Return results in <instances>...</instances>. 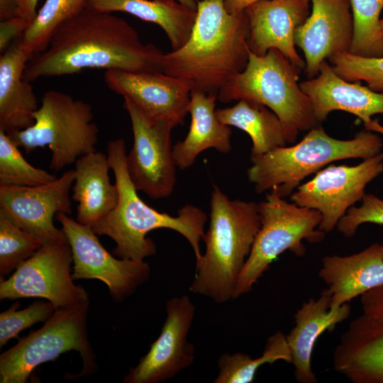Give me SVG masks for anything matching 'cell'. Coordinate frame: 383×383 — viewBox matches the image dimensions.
<instances>
[{"instance_id":"28","label":"cell","mask_w":383,"mask_h":383,"mask_svg":"<svg viewBox=\"0 0 383 383\" xmlns=\"http://www.w3.org/2000/svg\"><path fill=\"white\" fill-rule=\"evenodd\" d=\"M279 360L290 364L292 362L286 335L280 331L267 338L262 355L256 358L240 352L222 354L218 360V373L213 382L250 383L262 365Z\"/></svg>"},{"instance_id":"21","label":"cell","mask_w":383,"mask_h":383,"mask_svg":"<svg viewBox=\"0 0 383 383\" xmlns=\"http://www.w3.org/2000/svg\"><path fill=\"white\" fill-rule=\"evenodd\" d=\"M331 294L328 288L322 290L317 298L304 302L294 315V326L286 335L294 368V375L299 383L318 382L311 366L314 345L323 332L333 331L350 314L348 303L331 309Z\"/></svg>"},{"instance_id":"35","label":"cell","mask_w":383,"mask_h":383,"mask_svg":"<svg viewBox=\"0 0 383 383\" xmlns=\"http://www.w3.org/2000/svg\"><path fill=\"white\" fill-rule=\"evenodd\" d=\"M359 206H351L337 224L338 231L352 238L359 226L370 223L383 226V200L372 194H365Z\"/></svg>"},{"instance_id":"41","label":"cell","mask_w":383,"mask_h":383,"mask_svg":"<svg viewBox=\"0 0 383 383\" xmlns=\"http://www.w3.org/2000/svg\"><path fill=\"white\" fill-rule=\"evenodd\" d=\"M179 2L185 4L189 7L196 9L197 1L196 0H177Z\"/></svg>"},{"instance_id":"1","label":"cell","mask_w":383,"mask_h":383,"mask_svg":"<svg viewBox=\"0 0 383 383\" xmlns=\"http://www.w3.org/2000/svg\"><path fill=\"white\" fill-rule=\"evenodd\" d=\"M163 55L143 43L123 18L86 8L55 30L45 50L34 53L23 79L32 82L89 68L162 72Z\"/></svg>"},{"instance_id":"29","label":"cell","mask_w":383,"mask_h":383,"mask_svg":"<svg viewBox=\"0 0 383 383\" xmlns=\"http://www.w3.org/2000/svg\"><path fill=\"white\" fill-rule=\"evenodd\" d=\"M88 0H46L22 35V44L33 53L45 50L55 30L87 8Z\"/></svg>"},{"instance_id":"6","label":"cell","mask_w":383,"mask_h":383,"mask_svg":"<svg viewBox=\"0 0 383 383\" xmlns=\"http://www.w3.org/2000/svg\"><path fill=\"white\" fill-rule=\"evenodd\" d=\"M300 72L277 49L271 48L262 56L249 50L245 68L220 89L217 99L223 103L247 99L267 106L281 121L287 143L292 145L299 132L320 125L300 87Z\"/></svg>"},{"instance_id":"5","label":"cell","mask_w":383,"mask_h":383,"mask_svg":"<svg viewBox=\"0 0 383 383\" xmlns=\"http://www.w3.org/2000/svg\"><path fill=\"white\" fill-rule=\"evenodd\" d=\"M382 147V140L375 132L364 130L352 139L340 140L318 126L308 131L296 144L250 156L248 179L257 193L270 191L286 198L300 182L324 166L338 160L369 158L381 152Z\"/></svg>"},{"instance_id":"31","label":"cell","mask_w":383,"mask_h":383,"mask_svg":"<svg viewBox=\"0 0 383 383\" xmlns=\"http://www.w3.org/2000/svg\"><path fill=\"white\" fill-rule=\"evenodd\" d=\"M56 179L55 175L30 165L7 133L0 129V185L34 187Z\"/></svg>"},{"instance_id":"43","label":"cell","mask_w":383,"mask_h":383,"mask_svg":"<svg viewBox=\"0 0 383 383\" xmlns=\"http://www.w3.org/2000/svg\"><path fill=\"white\" fill-rule=\"evenodd\" d=\"M196 1H200V0H196Z\"/></svg>"},{"instance_id":"36","label":"cell","mask_w":383,"mask_h":383,"mask_svg":"<svg viewBox=\"0 0 383 383\" xmlns=\"http://www.w3.org/2000/svg\"><path fill=\"white\" fill-rule=\"evenodd\" d=\"M30 24V21L21 16L0 21L1 53H3L14 40L22 36Z\"/></svg>"},{"instance_id":"3","label":"cell","mask_w":383,"mask_h":383,"mask_svg":"<svg viewBox=\"0 0 383 383\" xmlns=\"http://www.w3.org/2000/svg\"><path fill=\"white\" fill-rule=\"evenodd\" d=\"M107 155L114 174L118 199L115 208L91 226L94 232L115 242L113 252L118 258L143 261L156 252V245L147 234L157 228L171 229L187 239L198 262L202 255L199 244L205 233L206 213L189 204L178 210L177 216L149 206L140 199L129 177L124 140H110Z\"/></svg>"},{"instance_id":"12","label":"cell","mask_w":383,"mask_h":383,"mask_svg":"<svg viewBox=\"0 0 383 383\" xmlns=\"http://www.w3.org/2000/svg\"><path fill=\"white\" fill-rule=\"evenodd\" d=\"M383 172V152L364 159L355 166L330 164L291 194L298 206L318 211V229L332 231L354 204L362 199L367 185Z\"/></svg>"},{"instance_id":"34","label":"cell","mask_w":383,"mask_h":383,"mask_svg":"<svg viewBox=\"0 0 383 383\" xmlns=\"http://www.w3.org/2000/svg\"><path fill=\"white\" fill-rule=\"evenodd\" d=\"M19 301L0 313V348L20 332L38 322H45L55 311V306L49 301H38L27 308L17 310Z\"/></svg>"},{"instance_id":"15","label":"cell","mask_w":383,"mask_h":383,"mask_svg":"<svg viewBox=\"0 0 383 383\" xmlns=\"http://www.w3.org/2000/svg\"><path fill=\"white\" fill-rule=\"evenodd\" d=\"M74 177V170H70L38 186L0 185V214L43 245L65 240L62 229L55 227L54 218L58 213H72L70 193Z\"/></svg>"},{"instance_id":"39","label":"cell","mask_w":383,"mask_h":383,"mask_svg":"<svg viewBox=\"0 0 383 383\" xmlns=\"http://www.w3.org/2000/svg\"><path fill=\"white\" fill-rule=\"evenodd\" d=\"M226 10L231 14L244 11L251 4L260 0H223Z\"/></svg>"},{"instance_id":"22","label":"cell","mask_w":383,"mask_h":383,"mask_svg":"<svg viewBox=\"0 0 383 383\" xmlns=\"http://www.w3.org/2000/svg\"><path fill=\"white\" fill-rule=\"evenodd\" d=\"M318 276L331 294V309L383 286V243H374L349 255L323 257Z\"/></svg>"},{"instance_id":"10","label":"cell","mask_w":383,"mask_h":383,"mask_svg":"<svg viewBox=\"0 0 383 383\" xmlns=\"http://www.w3.org/2000/svg\"><path fill=\"white\" fill-rule=\"evenodd\" d=\"M72 253L67 239L42 245L7 279L0 282V299L43 298L56 309L89 301L87 292L74 284Z\"/></svg>"},{"instance_id":"30","label":"cell","mask_w":383,"mask_h":383,"mask_svg":"<svg viewBox=\"0 0 383 383\" xmlns=\"http://www.w3.org/2000/svg\"><path fill=\"white\" fill-rule=\"evenodd\" d=\"M353 33L349 52L362 57L383 56L380 13L383 0H350Z\"/></svg>"},{"instance_id":"19","label":"cell","mask_w":383,"mask_h":383,"mask_svg":"<svg viewBox=\"0 0 383 383\" xmlns=\"http://www.w3.org/2000/svg\"><path fill=\"white\" fill-rule=\"evenodd\" d=\"M311 0H260L245 10L249 22L248 45L256 55L271 48L279 50L292 64L304 70L295 48L294 33L310 13Z\"/></svg>"},{"instance_id":"24","label":"cell","mask_w":383,"mask_h":383,"mask_svg":"<svg viewBox=\"0 0 383 383\" xmlns=\"http://www.w3.org/2000/svg\"><path fill=\"white\" fill-rule=\"evenodd\" d=\"M108 155L92 152L81 156L74 163L72 198L78 202L76 220L92 226L116 206L118 191L110 182Z\"/></svg>"},{"instance_id":"37","label":"cell","mask_w":383,"mask_h":383,"mask_svg":"<svg viewBox=\"0 0 383 383\" xmlns=\"http://www.w3.org/2000/svg\"><path fill=\"white\" fill-rule=\"evenodd\" d=\"M19 16L30 23L37 16L38 0H17Z\"/></svg>"},{"instance_id":"11","label":"cell","mask_w":383,"mask_h":383,"mask_svg":"<svg viewBox=\"0 0 383 383\" xmlns=\"http://www.w3.org/2000/svg\"><path fill=\"white\" fill-rule=\"evenodd\" d=\"M133 135V147L126 155L129 177L138 191L153 199L168 197L176 182L171 131L174 128L165 118L143 113L132 101L124 99Z\"/></svg>"},{"instance_id":"13","label":"cell","mask_w":383,"mask_h":383,"mask_svg":"<svg viewBox=\"0 0 383 383\" xmlns=\"http://www.w3.org/2000/svg\"><path fill=\"white\" fill-rule=\"evenodd\" d=\"M55 218L72 250L74 280H101L113 300L121 301L150 277V267L145 260L116 258L104 248L91 226L65 213H58Z\"/></svg>"},{"instance_id":"27","label":"cell","mask_w":383,"mask_h":383,"mask_svg":"<svg viewBox=\"0 0 383 383\" xmlns=\"http://www.w3.org/2000/svg\"><path fill=\"white\" fill-rule=\"evenodd\" d=\"M223 123L248 134L252 140L250 156L264 155L287 144L278 116L267 106L247 99H240L231 107L216 109Z\"/></svg>"},{"instance_id":"17","label":"cell","mask_w":383,"mask_h":383,"mask_svg":"<svg viewBox=\"0 0 383 383\" xmlns=\"http://www.w3.org/2000/svg\"><path fill=\"white\" fill-rule=\"evenodd\" d=\"M106 86L132 101L143 113L165 118L174 127L183 125L189 113L191 88L182 79L160 72L108 70Z\"/></svg>"},{"instance_id":"40","label":"cell","mask_w":383,"mask_h":383,"mask_svg":"<svg viewBox=\"0 0 383 383\" xmlns=\"http://www.w3.org/2000/svg\"><path fill=\"white\" fill-rule=\"evenodd\" d=\"M363 124L365 130L371 131L378 134L383 135V126L378 122V120L371 119L368 122Z\"/></svg>"},{"instance_id":"20","label":"cell","mask_w":383,"mask_h":383,"mask_svg":"<svg viewBox=\"0 0 383 383\" xmlns=\"http://www.w3.org/2000/svg\"><path fill=\"white\" fill-rule=\"evenodd\" d=\"M300 87L309 97L319 124L333 111L352 113L363 123L375 114H383V91H374L361 82L344 79L327 60L321 64L318 74L302 81Z\"/></svg>"},{"instance_id":"8","label":"cell","mask_w":383,"mask_h":383,"mask_svg":"<svg viewBox=\"0 0 383 383\" xmlns=\"http://www.w3.org/2000/svg\"><path fill=\"white\" fill-rule=\"evenodd\" d=\"M258 211L261 226L238 279L233 299L249 292L282 253L289 250L302 257L306 254L304 240L318 243L325 238L326 233L318 229L322 219L318 211L289 202L272 192L258 203Z\"/></svg>"},{"instance_id":"33","label":"cell","mask_w":383,"mask_h":383,"mask_svg":"<svg viewBox=\"0 0 383 383\" xmlns=\"http://www.w3.org/2000/svg\"><path fill=\"white\" fill-rule=\"evenodd\" d=\"M333 70L350 82H365L374 91H383V56L362 57L343 52L329 59Z\"/></svg>"},{"instance_id":"7","label":"cell","mask_w":383,"mask_h":383,"mask_svg":"<svg viewBox=\"0 0 383 383\" xmlns=\"http://www.w3.org/2000/svg\"><path fill=\"white\" fill-rule=\"evenodd\" d=\"M33 117L31 126L7 135L27 153L48 146L52 153L51 170L57 172L96 151L99 128L92 122V108L88 103L50 90L43 94Z\"/></svg>"},{"instance_id":"42","label":"cell","mask_w":383,"mask_h":383,"mask_svg":"<svg viewBox=\"0 0 383 383\" xmlns=\"http://www.w3.org/2000/svg\"><path fill=\"white\" fill-rule=\"evenodd\" d=\"M379 28H380V32L383 36V16L380 18Z\"/></svg>"},{"instance_id":"9","label":"cell","mask_w":383,"mask_h":383,"mask_svg":"<svg viewBox=\"0 0 383 383\" xmlns=\"http://www.w3.org/2000/svg\"><path fill=\"white\" fill-rule=\"evenodd\" d=\"M89 301L56 309L37 331H31L0 355V382L26 383L40 365L74 350L82 359L79 377L96 370L95 355L87 331Z\"/></svg>"},{"instance_id":"23","label":"cell","mask_w":383,"mask_h":383,"mask_svg":"<svg viewBox=\"0 0 383 383\" xmlns=\"http://www.w3.org/2000/svg\"><path fill=\"white\" fill-rule=\"evenodd\" d=\"M34 55L14 40L0 57V129L7 134L31 126L39 108L30 82L23 79L28 61Z\"/></svg>"},{"instance_id":"38","label":"cell","mask_w":383,"mask_h":383,"mask_svg":"<svg viewBox=\"0 0 383 383\" xmlns=\"http://www.w3.org/2000/svg\"><path fill=\"white\" fill-rule=\"evenodd\" d=\"M20 16L17 0H0V21Z\"/></svg>"},{"instance_id":"14","label":"cell","mask_w":383,"mask_h":383,"mask_svg":"<svg viewBox=\"0 0 383 383\" xmlns=\"http://www.w3.org/2000/svg\"><path fill=\"white\" fill-rule=\"evenodd\" d=\"M360 296V313L333 350V368L352 383H383V286Z\"/></svg>"},{"instance_id":"32","label":"cell","mask_w":383,"mask_h":383,"mask_svg":"<svg viewBox=\"0 0 383 383\" xmlns=\"http://www.w3.org/2000/svg\"><path fill=\"white\" fill-rule=\"evenodd\" d=\"M41 242L0 214V278L14 272L41 247Z\"/></svg>"},{"instance_id":"4","label":"cell","mask_w":383,"mask_h":383,"mask_svg":"<svg viewBox=\"0 0 383 383\" xmlns=\"http://www.w3.org/2000/svg\"><path fill=\"white\" fill-rule=\"evenodd\" d=\"M205 252L189 291L218 304L233 299L238 279L261 226L258 204L230 199L213 185Z\"/></svg>"},{"instance_id":"25","label":"cell","mask_w":383,"mask_h":383,"mask_svg":"<svg viewBox=\"0 0 383 383\" xmlns=\"http://www.w3.org/2000/svg\"><path fill=\"white\" fill-rule=\"evenodd\" d=\"M216 100L217 95L191 91L189 130L185 138L172 148L176 166L180 170L190 167L197 156L207 149L214 148L225 154L231 152L232 131L217 118Z\"/></svg>"},{"instance_id":"16","label":"cell","mask_w":383,"mask_h":383,"mask_svg":"<svg viewBox=\"0 0 383 383\" xmlns=\"http://www.w3.org/2000/svg\"><path fill=\"white\" fill-rule=\"evenodd\" d=\"M196 306L187 295L169 299L166 319L158 338L138 365L129 370L124 383H159L172 379L194 360V347L187 340Z\"/></svg>"},{"instance_id":"26","label":"cell","mask_w":383,"mask_h":383,"mask_svg":"<svg viewBox=\"0 0 383 383\" xmlns=\"http://www.w3.org/2000/svg\"><path fill=\"white\" fill-rule=\"evenodd\" d=\"M87 8L113 13L125 12L159 26L166 33L172 50L189 39L196 9L177 0H88Z\"/></svg>"},{"instance_id":"2","label":"cell","mask_w":383,"mask_h":383,"mask_svg":"<svg viewBox=\"0 0 383 383\" xmlns=\"http://www.w3.org/2000/svg\"><path fill=\"white\" fill-rule=\"evenodd\" d=\"M196 11L187 41L164 53L162 72L182 79L192 91L217 95L247 65L248 18L245 11L229 13L223 0L198 1Z\"/></svg>"},{"instance_id":"18","label":"cell","mask_w":383,"mask_h":383,"mask_svg":"<svg viewBox=\"0 0 383 383\" xmlns=\"http://www.w3.org/2000/svg\"><path fill=\"white\" fill-rule=\"evenodd\" d=\"M311 11L294 33V43L304 52V72L315 77L323 61L349 52L353 33L350 0H311Z\"/></svg>"}]
</instances>
